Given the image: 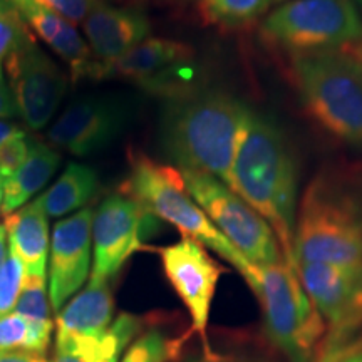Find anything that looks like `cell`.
<instances>
[{
	"label": "cell",
	"instance_id": "30bf717a",
	"mask_svg": "<svg viewBox=\"0 0 362 362\" xmlns=\"http://www.w3.org/2000/svg\"><path fill=\"white\" fill-rule=\"evenodd\" d=\"M166 279L183 305L187 307L192 329L203 342V354H211L208 342V320L211 302L225 269L216 262L206 247L192 238H181L178 243L158 250Z\"/></svg>",
	"mask_w": 362,
	"mask_h": 362
},
{
	"label": "cell",
	"instance_id": "484cf974",
	"mask_svg": "<svg viewBox=\"0 0 362 362\" xmlns=\"http://www.w3.org/2000/svg\"><path fill=\"white\" fill-rule=\"evenodd\" d=\"M49 344L42 341L24 315L11 312L0 317V351H29L47 354Z\"/></svg>",
	"mask_w": 362,
	"mask_h": 362
},
{
	"label": "cell",
	"instance_id": "277c9868",
	"mask_svg": "<svg viewBox=\"0 0 362 362\" xmlns=\"http://www.w3.org/2000/svg\"><path fill=\"white\" fill-rule=\"evenodd\" d=\"M240 275L259 300L265 336L275 352L287 362H314L327 327L296 267L285 260L272 265L248 262Z\"/></svg>",
	"mask_w": 362,
	"mask_h": 362
},
{
	"label": "cell",
	"instance_id": "ac0fdd59",
	"mask_svg": "<svg viewBox=\"0 0 362 362\" xmlns=\"http://www.w3.org/2000/svg\"><path fill=\"white\" fill-rule=\"evenodd\" d=\"M47 218L49 216L33 202L7 215L4 220L8 248L22 262L27 275L45 277L51 250Z\"/></svg>",
	"mask_w": 362,
	"mask_h": 362
},
{
	"label": "cell",
	"instance_id": "5bb4252c",
	"mask_svg": "<svg viewBox=\"0 0 362 362\" xmlns=\"http://www.w3.org/2000/svg\"><path fill=\"white\" fill-rule=\"evenodd\" d=\"M124 117L117 103L106 98H81L59 116L47 138L71 155L88 156L115 141L123 129Z\"/></svg>",
	"mask_w": 362,
	"mask_h": 362
},
{
	"label": "cell",
	"instance_id": "44dd1931",
	"mask_svg": "<svg viewBox=\"0 0 362 362\" xmlns=\"http://www.w3.org/2000/svg\"><path fill=\"white\" fill-rule=\"evenodd\" d=\"M99 181L96 171L79 163H69L64 173L34 203L47 216H64L93 200Z\"/></svg>",
	"mask_w": 362,
	"mask_h": 362
},
{
	"label": "cell",
	"instance_id": "836d02e7",
	"mask_svg": "<svg viewBox=\"0 0 362 362\" xmlns=\"http://www.w3.org/2000/svg\"><path fill=\"white\" fill-rule=\"evenodd\" d=\"M0 362H51L47 356L29 351H0Z\"/></svg>",
	"mask_w": 362,
	"mask_h": 362
},
{
	"label": "cell",
	"instance_id": "d6986e66",
	"mask_svg": "<svg viewBox=\"0 0 362 362\" xmlns=\"http://www.w3.org/2000/svg\"><path fill=\"white\" fill-rule=\"evenodd\" d=\"M115 298L107 280L90 279L83 292L57 312L56 332L101 336L112 324Z\"/></svg>",
	"mask_w": 362,
	"mask_h": 362
},
{
	"label": "cell",
	"instance_id": "d4e9b609",
	"mask_svg": "<svg viewBox=\"0 0 362 362\" xmlns=\"http://www.w3.org/2000/svg\"><path fill=\"white\" fill-rule=\"evenodd\" d=\"M183 339L166 336L161 329L143 330L119 362H173L181 351Z\"/></svg>",
	"mask_w": 362,
	"mask_h": 362
},
{
	"label": "cell",
	"instance_id": "f1b7e54d",
	"mask_svg": "<svg viewBox=\"0 0 362 362\" xmlns=\"http://www.w3.org/2000/svg\"><path fill=\"white\" fill-rule=\"evenodd\" d=\"M25 269L16 253L8 252L6 264L0 269V317L11 314L19 298Z\"/></svg>",
	"mask_w": 362,
	"mask_h": 362
},
{
	"label": "cell",
	"instance_id": "d590c367",
	"mask_svg": "<svg viewBox=\"0 0 362 362\" xmlns=\"http://www.w3.org/2000/svg\"><path fill=\"white\" fill-rule=\"evenodd\" d=\"M334 362H362V337L352 339Z\"/></svg>",
	"mask_w": 362,
	"mask_h": 362
},
{
	"label": "cell",
	"instance_id": "7402d4cb",
	"mask_svg": "<svg viewBox=\"0 0 362 362\" xmlns=\"http://www.w3.org/2000/svg\"><path fill=\"white\" fill-rule=\"evenodd\" d=\"M13 312L24 315L34 325L40 339L51 344L54 320L51 315V300H49L45 277L25 274Z\"/></svg>",
	"mask_w": 362,
	"mask_h": 362
},
{
	"label": "cell",
	"instance_id": "ab89813d",
	"mask_svg": "<svg viewBox=\"0 0 362 362\" xmlns=\"http://www.w3.org/2000/svg\"><path fill=\"white\" fill-rule=\"evenodd\" d=\"M2 202H4V181L0 180V208H2Z\"/></svg>",
	"mask_w": 362,
	"mask_h": 362
},
{
	"label": "cell",
	"instance_id": "603a6c76",
	"mask_svg": "<svg viewBox=\"0 0 362 362\" xmlns=\"http://www.w3.org/2000/svg\"><path fill=\"white\" fill-rule=\"evenodd\" d=\"M49 45L66 62L74 81L83 78H101L99 66L93 56L89 44L86 42L83 35L78 33V29L69 21H64L61 33Z\"/></svg>",
	"mask_w": 362,
	"mask_h": 362
},
{
	"label": "cell",
	"instance_id": "cb8c5ba5",
	"mask_svg": "<svg viewBox=\"0 0 362 362\" xmlns=\"http://www.w3.org/2000/svg\"><path fill=\"white\" fill-rule=\"evenodd\" d=\"M274 0H202V13L211 24L242 27L269 12Z\"/></svg>",
	"mask_w": 362,
	"mask_h": 362
},
{
	"label": "cell",
	"instance_id": "8fae6325",
	"mask_svg": "<svg viewBox=\"0 0 362 362\" xmlns=\"http://www.w3.org/2000/svg\"><path fill=\"white\" fill-rule=\"evenodd\" d=\"M297 274L329 337L352 341L362 325V270L329 264H297Z\"/></svg>",
	"mask_w": 362,
	"mask_h": 362
},
{
	"label": "cell",
	"instance_id": "4fadbf2b",
	"mask_svg": "<svg viewBox=\"0 0 362 362\" xmlns=\"http://www.w3.org/2000/svg\"><path fill=\"white\" fill-rule=\"evenodd\" d=\"M93 218L94 210L86 206L54 226L49 250V300L52 310H61L89 277Z\"/></svg>",
	"mask_w": 362,
	"mask_h": 362
},
{
	"label": "cell",
	"instance_id": "74e56055",
	"mask_svg": "<svg viewBox=\"0 0 362 362\" xmlns=\"http://www.w3.org/2000/svg\"><path fill=\"white\" fill-rule=\"evenodd\" d=\"M8 252H11V248H8L7 230L6 226H4V223H0V269H2V265L6 264Z\"/></svg>",
	"mask_w": 362,
	"mask_h": 362
},
{
	"label": "cell",
	"instance_id": "9c48e42d",
	"mask_svg": "<svg viewBox=\"0 0 362 362\" xmlns=\"http://www.w3.org/2000/svg\"><path fill=\"white\" fill-rule=\"evenodd\" d=\"M17 111L33 129L51 121L66 94L67 78L56 62L27 35L4 64Z\"/></svg>",
	"mask_w": 362,
	"mask_h": 362
},
{
	"label": "cell",
	"instance_id": "8d00e7d4",
	"mask_svg": "<svg viewBox=\"0 0 362 362\" xmlns=\"http://www.w3.org/2000/svg\"><path fill=\"white\" fill-rule=\"evenodd\" d=\"M21 136H25L21 126L7 123V121H0V149L6 146L7 143H11L12 139L21 138Z\"/></svg>",
	"mask_w": 362,
	"mask_h": 362
},
{
	"label": "cell",
	"instance_id": "4316f807",
	"mask_svg": "<svg viewBox=\"0 0 362 362\" xmlns=\"http://www.w3.org/2000/svg\"><path fill=\"white\" fill-rule=\"evenodd\" d=\"M11 2L21 13L27 27L34 30L35 35H39L44 42L51 44L61 33L66 19H62L56 12L49 11L39 0H11Z\"/></svg>",
	"mask_w": 362,
	"mask_h": 362
},
{
	"label": "cell",
	"instance_id": "60d3db41",
	"mask_svg": "<svg viewBox=\"0 0 362 362\" xmlns=\"http://www.w3.org/2000/svg\"><path fill=\"white\" fill-rule=\"evenodd\" d=\"M352 2H354V4H356L357 11H359V13H361V17H362V0H352Z\"/></svg>",
	"mask_w": 362,
	"mask_h": 362
},
{
	"label": "cell",
	"instance_id": "6da1fadb",
	"mask_svg": "<svg viewBox=\"0 0 362 362\" xmlns=\"http://www.w3.org/2000/svg\"><path fill=\"white\" fill-rule=\"evenodd\" d=\"M223 183L270 225L284 260L297 269L293 259L298 208L297 160L291 141L272 117L250 107Z\"/></svg>",
	"mask_w": 362,
	"mask_h": 362
},
{
	"label": "cell",
	"instance_id": "f35d334b",
	"mask_svg": "<svg viewBox=\"0 0 362 362\" xmlns=\"http://www.w3.org/2000/svg\"><path fill=\"white\" fill-rule=\"evenodd\" d=\"M344 51H346L347 54H351V56L357 61V64L362 67V42L356 44V45H351V47L344 49Z\"/></svg>",
	"mask_w": 362,
	"mask_h": 362
},
{
	"label": "cell",
	"instance_id": "83f0119b",
	"mask_svg": "<svg viewBox=\"0 0 362 362\" xmlns=\"http://www.w3.org/2000/svg\"><path fill=\"white\" fill-rule=\"evenodd\" d=\"M29 27L11 0H0V79L4 81V64L13 49L29 35Z\"/></svg>",
	"mask_w": 362,
	"mask_h": 362
},
{
	"label": "cell",
	"instance_id": "e0dca14e",
	"mask_svg": "<svg viewBox=\"0 0 362 362\" xmlns=\"http://www.w3.org/2000/svg\"><path fill=\"white\" fill-rule=\"evenodd\" d=\"M143 325L141 317L123 312L101 336L56 332L52 362H119L126 347L143 332Z\"/></svg>",
	"mask_w": 362,
	"mask_h": 362
},
{
	"label": "cell",
	"instance_id": "1f68e13d",
	"mask_svg": "<svg viewBox=\"0 0 362 362\" xmlns=\"http://www.w3.org/2000/svg\"><path fill=\"white\" fill-rule=\"evenodd\" d=\"M176 362H287L282 357H274L269 354H216L214 351L211 354H202L198 359H187Z\"/></svg>",
	"mask_w": 362,
	"mask_h": 362
},
{
	"label": "cell",
	"instance_id": "7a4b0ae2",
	"mask_svg": "<svg viewBox=\"0 0 362 362\" xmlns=\"http://www.w3.org/2000/svg\"><path fill=\"white\" fill-rule=\"evenodd\" d=\"M250 106L221 89L189 88L166 96L160 146L181 171L225 181Z\"/></svg>",
	"mask_w": 362,
	"mask_h": 362
},
{
	"label": "cell",
	"instance_id": "ba28073f",
	"mask_svg": "<svg viewBox=\"0 0 362 362\" xmlns=\"http://www.w3.org/2000/svg\"><path fill=\"white\" fill-rule=\"evenodd\" d=\"M181 175L193 200L248 262L259 265L284 262L270 225L223 181L198 171H181Z\"/></svg>",
	"mask_w": 362,
	"mask_h": 362
},
{
	"label": "cell",
	"instance_id": "8992f818",
	"mask_svg": "<svg viewBox=\"0 0 362 362\" xmlns=\"http://www.w3.org/2000/svg\"><path fill=\"white\" fill-rule=\"evenodd\" d=\"M121 193L141 205L149 215L176 226L185 238H192L218 253L238 274L245 269L248 260L193 200L178 168L146 156L136 158Z\"/></svg>",
	"mask_w": 362,
	"mask_h": 362
},
{
	"label": "cell",
	"instance_id": "e575fe53",
	"mask_svg": "<svg viewBox=\"0 0 362 362\" xmlns=\"http://www.w3.org/2000/svg\"><path fill=\"white\" fill-rule=\"evenodd\" d=\"M17 115H19V111H17L11 90H8V86L0 79V119H6V117H12Z\"/></svg>",
	"mask_w": 362,
	"mask_h": 362
},
{
	"label": "cell",
	"instance_id": "ffe728a7",
	"mask_svg": "<svg viewBox=\"0 0 362 362\" xmlns=\"http://www.w3.org/2000/svg\"><path fill=\"white\" fill-rule=\"evenodd\" d=\"M61 165V155L47 144L34 141L29 144V155L19 170L4 181V216L21 210L52 178Z\"/></svg>",
	"mask_w": 362,
	"mask_h": 362
},
{
	"label": "cell",
	"instance_id": "d6a6232c",
	"mask_svg": "<svg viewBox=\"0 0 362 362\" xmlns=\"http://www.w3.org/2000/svg\"><path fill=\"white\" fill-rule=\"evenodd\" d=\"M351 341H339V339H330L327 337L320 347L319 354H317L314 362H334L337 359V356L341 354V351L347 346Z\"/></svg>",
	"mask_w": 362,
	"mask_h": 362
},
{
	"label": "cell",
	"instance_id": "52a82bcc",
	"mask_svg": "<svg viewBox=\"0 0 362 362\" xmlns=\"http://www.w3.org/2000/svg\"><path fill=\"white\" fill-rule=\"evenodd\" d=\"M260 33L291 57L344 51L362 42V17L352 0H288L265 17Z\"/></svg>",
	"mask_w": 362,
	"mask_h": 362
},
{
	"label": "cell",
	"instance_id": "5b68a950",
	"mask_svg": "<svg viewBox=\"0 0 362 362\" xmlns=\"http://www.w3.org/2000/svg\"><path fill=\"white\" fill-rule=\"evenodd\" d=\"M298 98L314 123L347 146L362 148V67L346 51L291 57Z\"/></svg>",
	"mask_w": 362,
	"mask_h": 362
},
{
	"label": "cell",
	"instance_id": "f546056e",
	"mask_svg": "<svg viewBox=\"0 0 362 362\" xmlns=\"http://www.w3.org/2000/svg\"><path fill=\"white\" fill-rule=\"evenodd\" d=\"M39 2L62 19L69 21L71 24H79L86 21V17L101 0H39Z\"/></svg>",
	"mask_w": 362,
	"mask_h": 362
},
{
	"label": "cell",
	"instance_id": "3957f363",
	"mask_svg": "<svg viewBox=\"0 0 362 362\" xmlns=\"http://www.w3.org/2000/svg\"><path fill=\"white\" fill-rule=\"evenodd\" d=\"M297 264L362 270V170L330 166L307 185L293 232Z\"/></svg>",
	"mask_w": 362,
	"mask_h": 362
},
{
	"label": "cell",
	"instance_id": "7c38bea8",
	"mask_svg": "<svg viewBox=\"0 0 362 362\" xmlns=\"http://www.w3.org/2000/svg\"><path fill=\"white\" fill-rule=\"evenodd\" d=\"M151 218L153 215L126 194L107 197L94 211L90 279L110 282L126 260L143 248L144 226Z\"/></svg>",
	"mask_w": 362,
	"mask_h": 362
},
{
	"label": "cell",
	"instance_id": "4dcf8cb0",
	"mask_svg": "<svg viewBox=\"0 0 362 362\" xmlns=\"http://www.w3.org/2000/svg\"><path fill=\"white\" fill-rule=\"evenodd\" d=\"M29 155V143L27 136L12 139L6 146L0 149V180L6 181L21 168L22 163L25 161Z\"/></svg>",
	"mask_w": 362,
	"mask_h": 362
},
{
	"label": "cell",
	"instance_id": "9a60e30c",
	"mask_svg": "<svg viewBox=\"0 0 362 362\" xmlns=\"http://www.w3.org/2000/svg\"><path fill=\"white\" fill-rule=\"evenodd\" d=\"M83 25L101 78L111 76L116 62L146 40L151 33L148 17L141 11L112 7L104 2L90 11Z\"/></svg>",
	"mask_w": 362,
	"mask_h": 362
},
{
	"label": "cell",
	"instance_id": "b9f144b4",
	"mask_svg": "<svg viewBox=\"0 0 362 362\" xmlns=\"http://www.w3.org/2000/svg\"><path fill=\"white\" fill-rule=\"evenodd\" d=\"M274 2H282V0H274Z\"/></svg>",
	"mask_w": 362,
	"mask_h": 362
},
{
	"label": "cell",
	"instance_id": "2e32d148",
	"mask_svg": "<svg viewBox=\"0 0 362 362\" xmlns=\"http://www.w3.org/2000/svg\"><path fill=\"white\" fill-rule=\"evenodd\" d=\"M193 54L192 45L180 40L148 37L116 62L111 76L129 79L158 93L165 89L168 94L170 76L187 67Z\"/></svg>",
	"mask_w": 362,
	"mask_h": 362
}]
</instances>
